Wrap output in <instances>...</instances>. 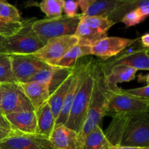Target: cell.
<instances>
[{
	"instance_id": "obj_1",
	"label": "cell",
	"mask_w": 149,
	"mask_h": 149,
	"mask_svg": "<svg viewBox=\"0 0 149 149\" xmlns=\"http://www.w3.org/2000/svg\"><path fill=\"white\" fill-rule=\"evenodd\" d=\"M104 133L115 147L149 148V113H121L112 116Z\"/></svg>"
},
{
	"instance_id": "obj_2",
	"label": "cell",
	"mask_w": 149,
	"mask_h": 149,
	"mask_svg": "<svg viewBox=\"0 0 149 149\" xmlns=\"http://www.w3.org/2000/svg\"><path fill=\"white\" fill-rule=\"evenodd\" d=\"M105 74L100 62L95 64V83L87 117L78 135V141L81 149L86 136L95 127L100 126L103 117L106 116L109 100L112 91L105 83Z\"/></svg>"
},
{
	"instance_id": "obj_3",
	"label": "cell",
	"mask_w": 149,
	"mask_h": 149,
	"mask_svg": "<svg viewBox=\"0 0 149 149\" xmlns=\"http://www.w3.org/2000/svg\"><path fill=\"white\" fill-rule=\"evenodd\" d=\"M95 64L90 61L84 73L65 125L79 133L87 117L95 83Z\"/></svg>"
},
{
	"instance_id": "obj_4",
	"label": "cell",
	"mask_w": 149,
	"mask_h": 149,
	"mask_svg": "<svg viewBox=\"0 0 149 149\" xmlns=\"http://www.w3.org/2000/svg\"><path fill=\"white\" fill-rule=\"evenodd\" d=\"M36 18L23 20L21 28L13 36L5 38L3 43V53L7 55H33L41 49L45 44L32 28Z\"/></svg>"
},
{
	"instance_id": "obj_5",
	"label": "cell",
	"mask_w": 149,
	"mask_h": 149,
	"mask_svg": "<svg viewBox=\"0 0 149 149\" xmlns=\"http://www.w3.org/2000/svg\"><path fill=\"white\" fill-rule=\"evenodd\" d=\"M81 17V14H77L74 17L62 15L55 18L36 20L33 23L32 28L40 40L45 44L52 38L75 34Z\"/></svg>"
},
{
	"instance_id": "obj_6",
	"label": "cell",
	"mask_w": 149,
	"mask_h": 149,
	"mask_svg": "<svg viewBox=\"0 0 149 149\" xmlns=\"http://www.w3.org/2000/svg\"><path fill=\"white\" fill-rule=\"evenodd\" d=\"M77 44L78 39L74 35L52 38L33 55L47 65L55 67L61 58Z\"/></svg>"
},
{
	"instance_id": "obj_7",
	"label": "cell",
	"mask_w": 149,
	"mask_h": 149,
	"mask_svg": "<svg viewBox=\"0 0 149 149\" xmlns=\"http://www.w3.org/2000/svg\"><path fill=\"white\" fill-rule=\"evenodd\" d=\"M0 89L1 110L4 115L21 111H34L20 84L2 83L0 84Z\"/></svg>"
},
{
	"instance_id": "obj_8",
	"label": "cell",
	"mask_w": 149,
	"mask_h": 149,
	"mask_svg": "<svg viewBox=\"0 0 149 149\" xmlns=\"http://www.w3.org/2000/svg\"><path fill=\"white\" fill-rule=\"evenodd\" d=\"M148 99L134 97L120 89L111 94L106 115L113 116L121 113L148 112Z\"/></svg>"
},
{
	"instance_id": "obj_9",
	"label": "cell",
	"mask_w": 149,
	"mask_h": 149,
	"mask_svg": "<svg viewBox=\"0 0 149 149\" xmlns=\"http://www.w3.org/2000/svg\"><path fill=\"white\" fill-rule=\"evenodd\" d=\"M13 77L18 84L27 83L35 74L49 66L33 55H10Z\"/></svg>"
},
{
	"instance_id": "obj_10",
	"label": "cell",
	"mask_w": 149,
	"mask_h": 149,
	"mask_svg": "<svg viewBox=\"0 0 149 149\" xmlns=\"http://www.w3.org/2000/svg\"><path fill=\"white\" fill-rule=\"evenodd\" d=\"M100 65L105 74H107L113 67L119 65H127L135 68L137 71H148L149 70L148 49L141 48L122 53L114 58H110L100 63Z\"/></svg>"
},
{
	"instance_id": "obj_11",
	"label": "cell",
	"mask_w": 149,
	"mask_h": 149,
	"mask_svg": "<svg viewBox=\"0 0 149 149\" xmlns=\"http://www.w3.org/2000/svg\"><path fill=\"white\" fill-rule=\"evenodd\" d=\"M138 41V39H126L117 36H106L92 46V55L103 61L115 57Z\"/></svg>"
},
{
	"instance_id": "obj_12",
	"label": "cell",
	"mask_w": 149,
	"mask_h": 149,
	"mask_svg": "<svg viewBox=\"0 0 149 149\" xmlns=\"http://www.w3.org/2000/svg\"><path fill=\"white\" fill-rule=\"evenodd\" d=\"M0 149H52L49 140L38 135L16 133L0 142Z\"/></svg>"
},
{
	"instance_id": "obj_13",
	"label": "cell",
	"mask_w": 149,
	"mask_h": 149,
	"mask_svg": "<svg viewBox=\"0 0 149 149\" xmlns=\"http://www.w3.org/2000/svg\"><path fill=\"white\" fill-rule=\"evenodd\" d=\"M89 62L90 61L85 63H77V65H76L74 78H73L71 85H70L69 89L68 90V93L65 96V100H64V103L63 104L59 116L55 121V125H65V122H66L70 111H71V106H72L73 102H74V97L77 94L80 83H81V80L84 77V73L87 69Z\"/></svg>"
},
{
	"instance_id": "obj_14",
	"label": "cell",
	"mask_w": 149,
	"mask_h": 149,
	"mask_svg": "<svg viewBox=\"0 0 149 149\" xmlns=\"http://www.w3.org/2000/svg\"><path fill=\"white\" fill-rule=\"evenodd\" d=\"M16 132L25 135H36V119L35 111H21L4 115Z\"/></svg>"
},
{
	"instance_id": "obj_15",
	"label": "cell",
	"mask_w": 149,
	"mask_h": 149,
	"mask_svg": "<svg viewBox=\"0 0 149 149\" xmlns=\"http://www.w3.org/2000/svg\"><path fill=\"white\" fill-rule=\"evenodd\" d=\"M52 149H81L77 132L65 125H55L49 138Z\"/></svg>"
},
{
	"instance_id": "obj_16",
	"label": "cell",
	"mask_w": 149,
	"mask_h": 149,
	"mask_svg": "<svg viewBox=\"0 0 149 149\" xmlns=\"http://www.w3.org/2000/svg\"><path fill=\"white\" fill-rule=\"evenodd\" d=\"M137 71H138L135 68L127 65H116L107 74H104L105 83L111 91H118L120 90L118 84L135 79Z\"/></svg>"
},
{
	"instance_id": "obj_17",
	"label": "cell",
	"mask_w": 149,
	"mask_h": 149,
	"mask_svg": "<svg viewBox=\"0 0 149 149\" xmlns=\"http://www.w3.org/2000/svg\"><path fill=\"white\" fill-rule=\"evenodd\" d=\"M36 135L49 140L55 125V119L47 102L35 110Z\"/></svg>"
},
{
	"instance_id": "obj_18",
	"label": "cell",
	"mask_w": 149,
	"mask_h": 149,
	"mask_svg": "<svg viewBox=\"0 0 149 149\" xmlns=\"http://www.w3.org/2000/svg\"><path fill=\"white\" fill-rule=\"evenodd\" d=\"M25 95L33 109L36 110L45 103L47 102L49 97L48 84L37 82H28L20 84Z\"/></svg>"
},
{
	"instance_id": "obj_19",
	"label": "cell",
	"mask_w": 149,
	"mask_h": 149,
	"mask_svg": "<svg viewBox=\"0 0 149 149\" xmlns=\"http://www.w3.org/2000/svg\"><path fill=\"white\" fill-rule=\"evenodd\" d=\"M124 0H93L82 16H100L110 18L123 3Z\"/></svg>"
},
{
	"instance_id": "obj_20",
	"label": "cell",
	"mask_w": 149,
	"mask_h": 149,
	"mask_svg": "<svg viewBox=\"0 0 149 149\" xmlns=\"http://www.w3.org/2000/svg\"><path fill=\"white\" fill-rule=\"evenodd\" d=\"M90 55H92V47L77 44L61 58L55 67L74 68L80 58Z\"/></svg>"
},
{
	"instance_id": "obj_21",
	"label": "cell",
	"mask_w": 149,
	"mask_h": 149,
	"mask_svg": "<svg viewBox=\"0 0 149 149\" xmlns=\"http://www.w3.org/2000/svg\"><path fill=\"white\" fill-rule=\"evenodd\" d=\"M74 73L68 77L50 96L47 100V103L50 107L51 111H52L53 116L55 117V121L58 119V116L60 114L61 109H62L63 104L65 100V96H66L68 90L69 89L71 83L72 81L73 78H74Z\"/></svg>"
},
{
	"instance_id": "obj_22",
	"label": "cell",
	"mask_w": 149,
	"mask_h": 149,
	"mask_svg": "<svg viewBox=\"0 0 149 149\" xmlns=\"http://www.w3.org/2000/svg\"><path fill=\"white\" fill-rule=\"evenodd\" d=\"M74 36L78 39V45L92 47L96 42L106 37L107 34L100 33L80 21Z\"/></svg>"
},
{
	"instance_id": "obj_23",
	"label": "cell",
	"mask_w": 149,
	"mask_h": 149,
	"mask_svg": "<svg viewBox=\"0 0 149 149\" xmlns=\"http://www.w3.org/2000/svg\"><path fill=\"white\" fill-rule=\"evenodd\" d=\"M111 146L101 127L97 126L86 136L82 149H109Z\"/></svg>"
},
{
	"instance_id": "obj_24",
	"label": "cell",
	"mask_w": 149,
	"mask_h": 149,
	"mask_svg": "<svg viewBox=\"0 0 149 149\" xmlns=\"http://www.w3.org/2000/svg\"><path fill=\"white\" fill-rule=\"evenodd\" d=\"M75 68H60V67H54L53 72L49 82L48 84L49 96L68 78L71 77L75 71Z\"/></svg>"
},
{
	"instance_id": "obj_25",
	"label": "cell",
	"mask_w": 149,
	"mask_h": 149,
	"mask_svg": "<svg viewBox=\"0 0 149 149\" xmlns=\"http://www.w3.org/2000/svg\"><path fill=\"white\" fill-rule=\"evenodd\" d=\"M81 21L85 23L87 26L103 33H106L107 31L115 23L108 19L107 17L100 16H82Z\"/></svg>"
},
{
	"instance_id": "obj_26",
	"label": "cell",
	"mask_w": 149,
	"mask_h": 149,
	"mask_svg": "<svg viewBox=\"0 0 149 149\" xmlns=\"http://www.w3.org/2000/svg\"><path fill=\"white\" fill-rule=\"evenodd\" d=\"M0 20L6 23H21L23 18L14 5L0 0Z\"/></svg>"
},
{
	"instance_id": "obj_27",
	"label": "cell",
	"mask_w": 149,
	"mask_h": 149,
	"mask_svg": "<svg viewBox=\"0 0 149 149\" xmlns=\"http://www.w3.org/2000/svg\"><path fill=\"white\" fill-rule=\"evenodd\" d=\"M148 14L149 4L141 6L127 13L122 19L121 22L125 23L127 27H130L142 22L144 19L148 17Z\"/></svg>"
},
{
	"instance_id": "obj_28",
	"label": "cell",
	"mask_w": 149,
	"mask_h": 149,
	"mask_svg": "<svg viewBox=\"0 0 149 149\" xmlns=\"http://www.w3.org/2000/svg\"><path fill=\"white\" fill-rule=\"evenodd\" d=\"M63 5V0H44L39 4V7L47 18L51 19L62 15Z\"/></svg>"
},
{
	"instance_id": "obj_29",
	"label": "cell",
	"mask_w": 149,
	"mask_h": 149,
	"mask_svg": "<svg viewBox=\"0 0 149 149\" xmlns=\"http://www.w3.org/2000/svg\"><path fill=\"white\" fill-rule=\"evenodd\" d=\"M15 82L13 77L10 55L0 53V84Z\"/></svg>"
},
{
	"instance_id": "obj_30",
	"label": "cell",
	"mask_w": 149,
	"mask_h": 149,
	"mask_svg": "<svg viewBox=\"0 0 149 149\" xmlns=\"http://www.w3.org/2000/svg\"><path fill=\"white\" fill-rule=\"evenodd\" d=\"M53 69V66L49 65V66L40 70V71H38L36 74H35L34 75L29 79V81H28V82H37L41 83V84H48L49 82V80H50L51 79V77H52Z\"/></svg>"
},
{
	"instance_id": "obj_31",
	"label": "cell",
	"mask_w": 149,
	"mask_h": 149,
	"mask_svg": "<svg viewBox=\"0 0 149 149\" xmlns=\"http://www.w3.org/2000/svg\"><path fill=\"white\" fill-rule=\"evenodd\" d=\"M22 25L23 21L21 23H6L0 20V36L4 38L13 36L21 28Z\"/></svg>"
},
{
	"instance_id": "obj_32",
	"label": "cell",
	"mask_w": 149,
	"mask_h": 149,
	"mask_svg": "<svg viewBox=\"0 0 149 149\" xmlns=\"http://www.w3.org/2000/svg\"><path fill=\"white\" fill-rule=\"evenodd\" d=\"M78 2L77 1L72 0H63V12L65 13V15L68 17H74L77 14V9H78Z\"/></svg>"
},
{
	"instance_id": "obj_33",
	"label": "cell",
	"mask_w": 149,
	"mask_h": 149,
	"mask_svg": "<svg viewBox=\"0 0 149 149\" xmlns=\"http://www.w3.org/2000/svg\"><path fill=\"white\" fill-rule=\"evenodd\" d=\"M124 92L134 97H140V98L148 99L149 100V85H146L143 87H138V88L130 89V90H123Z\"/></svg>"
},
{
	"instance_id": "obj_34",
	"label": "cell",
	"mask_w": 149,
	"mask_h": 149,
	"mask_svg": "<svg viewBox=\"0 0 149 149\" xmlns=\"http://www.w3.org/2000/svg\"><path fill=\"white\" fill-rule=\"evenodd\" d=\"M16 133H18V132H16L15 131L11 130H7L0 127V142L2 141L3 140L9 138V137L13 136Z\"/></svg>"
},
{
	"instance_id": "obj_35",
	"label": "cell",
	"mask_w": 149,
	"mask_h": 149,
	"mask_svg": "<svg viewBox=\"0 0 149 149\" xmlns=\"http://www.w3.org/2000/svg\"><path fill=\"white\" fill-rule=\"evenodd\" d=\"M92 1L93 0H78L77 2H78V6H79L80 8H81V12L82 13L81 14H84L86 12V10L88 9L89 6L91 4Z\"/></svg>"
},
{
	"instance_id": "obj_36",
	"label": "cell",
	"mask_w": 149,
	"mask_h": 149,
	"mask_svg": "<svg viewBox=\"0 0 149 149\" xmlns=\"http://www.w3.org/2000/svg\"><path fill=\"white\" fill-rule=\"evenodd\" d=\"M0 127L3 128H5V129L13 130L10 123L8 122V121L7 120V119L5 118L4 115L1 113H0Z\"/></svg>"
},
{
	"instance_id": "obj_37",
	"label": "cell",
	"mask_w": 149,
	"mask_h": 149,
	"mask_svg": "<svg viewBox=\"0 0 149 149\" xmlns=\"http://www.w3.org/2000/svg\"><path fill=\"white\" fill-rule=\"evenodd\" d=\"M141 45H143V48L148 49L149 47V33H146L143 35L141 37Z\"/></svg>"
},
{
	"instance_id": "obj_38",
	"label": "cell",
	"mask_w": 149,
	"mask_h": 149,
	"mask_svg": "<svg viewBox=\"0 0 149 149\" xmlns=\"http://www.w3.org/2000/svg\"><path fill=\"white\" fill-rule=\"evenodd\" d=\"M4 39H5V38L0 36V53H3L2 48H3V43H4Z\"/></svg>"
},
{
	"instance_id": "obj_39",
	"label": "cell",
	"mask_w": 149,
	"mask_h": 149,
	"mask_svg": "<svg viewBox=\"0 0 149 149\" xmlns=\"http://www.w3.org/2000/svg\"><path fill=\"white\" fill-rule=\"evenodd\" d=\"M141 148H134V147H117V149H141Z\"/></svg>"
},
{
	"instance_id": "obj_40",
	"label": "cell",
	"mask_w": 149,
	"mask_h": 149,
	"mask_svg": "<svg viewBox=\"0 0 149 149\" xmlns=\"http://www.w3.org/2000/svg\"><path fill=\"white\" fill-rule=\"evenodd\" d=\"M0 113H1V89H0Z\"/></svg>"
},
{
	"instance_id": "obj_41",
	"label": "cell",
	"mask_w": 149,
	"mask_h": 149,
	"mask_svg": "<svg viewBox=\"0 0 149 149\" xmlns=\"http://www.w3.org/2000/svg\"><path fill=\"white\" fill-rule=\"evenodd\" d=\"M109 149H117V147H115V146H111Z\"/></svg>"
},
{
	"instance_id": "obj_42",
	"label": "cell",
	"mask_w": 149,
	"mask_h": 149,
	"mask_svg": "<svg viewBox=\"0 0 149 149\" xmlns=\"http://www.w3.org/2000/svg\"><path fill=\"white\" fill-rule=\"evenodd\" d=\"M141 149H149V148H141Z\"/></svg>"
}]
</instances>
